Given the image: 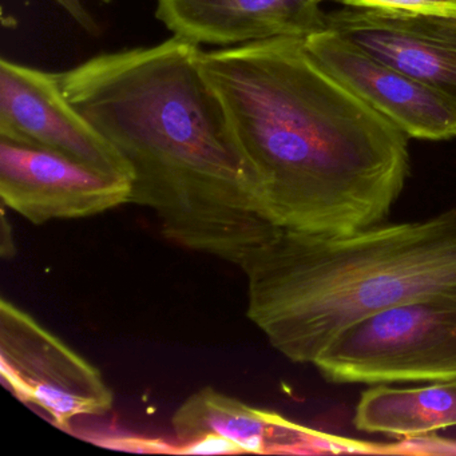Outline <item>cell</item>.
I'll return each mask as SVG.
<instances>
[{
  "label": "cell",
  "mask_w": 456,
  "mask_h": 456,
  "mask_svg": "<svg viewBox=\"0 0 456 456\" xmlns=\"http://www.w3.org/2000/svg\"><path fill=\"white\" fill-rule=\"evenodd\" d=\"M178 442L205 435L232 440L245 453L354 452V440L312 431L279 413L250 407L207 387L191 395L172 418Z\"/></svg>",
  "instance_id": "8fae6325"
},
{
  "label": "cell",
  "mask_w": 456,
  "mask_h": 456,
  "mask_svg": "<svg viewBox=\"0 0 456 456\" xmlns=\"http://www.w3.org/2000/svg\"><path fill=\"white\" fill-rule=\"evenodd\" d=\"M312 57L362 102L407 137H456V105L394 66L372 57L330 28L305 38Z\"/></svg>",
  "instance_id": "ba28073f"
},
{
  "label": "cell",
  "mask_w": 456,
  "mask_h": 456,
  "mask_svg": "<svg viewBox=\"0 0 456 456\" xmlns=\"http://www.w3.org/2000/svg\"><path fill=\"white\" fill-rule=\"evenodd\" d=\"M327 28L456 105V17L346 7Z\"/></svg>",
  "instance_id": "9c48e42d"
},
{
  "label": "cell",
  "mask_w": 456,
  "mask_h": 456,
  "mask_svg": "<svg viewBox=\"0 0 456 456\" xmlns=\"http://www.w3.org/2000/svg\"><path fill=\"white\" fill-rule=\"evenodd\" d=\"M314 365L338 384L456 380V298L411 301L370 314L343 330Z\"/></svg>",
  "instance_id": "277c9868"
},
{
  "label": "cell",
  "mask_w": 456,
  "mask_h": 456,
  "mask_svg": "<svg viewBox=\"0 0 456 456\" xmlns=\"http://www.w3.org/2000/svg\"><path fill=\"white\" fill-rule=\"evenodd\" d=\"M0 138L63 154L133 183L130 165L71 105L57 74L2 60Z\"/></svg>",
  "instance_id": "8992f818"
},
{
  "label": "cell",
  "mask_w": 456,
  "mask_h": 456,
  "mask_svg": "<svg viewBox=\"0 0 456 456\" xmlns=\"http://www.w3.org/2000/svg\"><path fill=\"white\" fill-rule=\"evenodd\" d=\"M0 372L20 402L63 431L74 419L113 408L100 370L6 298L0 303Z\"/></svg>",
  "instance_id": "5b68a950"
},
{
  "label": "cell",
  "mask_w": 456,
  "mask_h": 456,
  "mask_svg": "<svg viewBox=\"0 0 456 456\" xmlns=\"http://www.w3.org/2000/svg\"><path fill=\"white\" fill-rule=\"evenodd\" d=\"M240 268L253 324L290 362L314 364L343 330L370 314L456 298V208L346 234L279 229Z\"/></svg>",
  "instance_id": "3957f363"
},
{
  "label": "cell",
  "mask_w": 456,
  "mask_h": 456,
  "mask_svg": "<svg viewBox=\"0 0 456 456\" xmlns=\"http://www.w3.org/2000/svg\"><path fill=\"white\" fill-rule=\"evenodd\" d=\"M199 45L93 58L58 82L133 170L130 204L151 208L170 241L234 265L279 228L228 110L200 65Z\"/></svg>",
  "instance_id": "6da1fadb"
},
{
  "label": "cell",
  "mask_w": 456,
  "mask_h": 456,
  "mask_svg": "<svg viewBox=\"0 0 456 456\" xmlns=\"http://www.w3.org/2000/svg\"><path fill=\"white\" fill-rule=\"evenodd\" d=\"M100 2H103V4H110L111 0H100Z\"/></svg>",
  "instance_id": "e0dca14e"
},
{
  "label": "cell",
  "mask_w": 456,
  "mask_h": 456,
  "mask_svg": "<svg viewBox=\"0 0 456 456\" xmlns=\"http://www.w3.org/2000/svg\"><path fill=\"white\" fill-rule=\"evenodd\" d=\"M132 181L63 154L0 138V196L33 224L101 215L130 204Z\"/></svg>",
  "instance_id": "52a82bcc"
},
{
  "label": "cell",
  "mask_w": 456,
  "mask_h": 456,
  "mask_svg": "<svg viewBox=\"0 0 456 456\" xmlns=\"http://www.w3.org/2000/svg\"><path fill=\"white\" fill-rule=\"evenodd\" d=\"M354 426L370 434L411 439L456 427V380L416 388L367 389L354 410Z\"/></svg>",
  "instance_id": "7c38bea8"
},
{
  "label": "cell",
  "mask_w": 456,
  "mask_h": 456,
  "mask_svg": "<svg viewBox=\"0 0 456 456\" xmlns=\"http://www.w3.org/2000/svg\"><path fill=\"white\" fill-rule=\"evenodd\" d=\"M240 445L217 435H205L188 442L175 443V455H241Z\"/></svg>",
  "instance_id": "9a60e30c"
},
{
  "label": "cell",
  "mask_w": 456,
  "mask_h": 456,
  "mask_svg": "<svg viewBox=\"0 0 456 456\" xmlns=\"http://www.w3.org/2000/svg\"><path fill=\"white\" fill-rule=\"evenodd\" d=\"M81 26L84 30L90 34H98V25L92 17L86 7L82 4L81 0H54Z\"/></svg>",
  "instance_id": "2e32d148"
},
{
  "label": "cell",
  "mask_w": 456,
  "mask_h": 456,
  "mask_svg": "<svg viewBox=\"0 0 456 456\" xmlns=\"http://www.w3.org/2000/svg\"><path fill=\"white\" fill-rule=\"evenodd\" d=\"M87 440L111 450L129 451V452L141 453H173L175 455V443L165 442L157 437L140 436V435L108 434L95 437H87Z\"/></svg>",
  "instance_id": "5bb4252c"
},
{
  "label": "cell",
  "mask_w": 456,
  "mask_h": 456,
  "mask_svg": "<svg viewBox=\"0 0 456 456\" xmlns=\"http://www.w3.org/2000/svg\"><path fill=\"white\" fill-rule=\"evenodd\" d=\"M320 0H157L156 15L191 44L241 46L308 38L327 28Z\"/></svg>",
  "instance_id": "30bf717a"
},
{
  "label": "cell",
  "mask_w": 456,
  "mask_h": 456,
  "mask_svg": "<svg viewBox=\"0 0 456 456\" xmlns=\"http://www.w3.org/2000/svg\"><path fill=\"white\" fill-rule=\"evenodd\" d=\"M282 231L386 223L410 175L407 135L322 68L304 38L200 53Z\"/></svg>",
  "instance_id": "7a4b0ae2"
},
{
  "label": "cell",
  "mask_w": 456,
  "mask_h": 456,
  "mask_svg": "<svg viewBox=\"0 0 456 456\" xmlns=\"http://www.w3.org/2000/svg\"><path fill=\"white\" fill-rule=\"evenodd\" d=\"M325 2V0H320ZM351 9L394 14H434L456 17V0H328Z\"/></svg>",
  "instance_id": "4fadbf2b"
}]
</instances>
